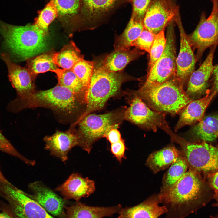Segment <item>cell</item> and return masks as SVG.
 <instances>
[{
    "mask_svg": "<svg viewBox=\"0 0 218 218\" xmlns=\"http://www.w3.org/2000/svg\"><path fill=\"white\" fill-rule=\"evenodd\" d=\"M215 193L201 173L189 168L169 189L158 194L167 210L166 218H184L206 206Z\"/></svg>",
    "mask_w": 218,
    "mask_h": 218,
    "instance_id": "1",
    "label": "cell"
},
{
    "mask_svg": "<svg viewBox=\"0 0 218 218\" xmlns=\"http://www.w3.org/2000/svg\"><path fill=\"white\" fill-rule=\"evenodd\" d=\"M183 84L175 74L160 84L143 85L134 94L152 110L174 116L193 101L187 95Z\"/></svg>",
    "mask_w": 218,
    "mask_h": 218,
    "instance_id": "2",
    "label": "cell"
},
{
    "mask_svg": "<svg viewBox=\"0 0 218 218\" xmlns=\"http://www.w3.org/2000/svg\"><path fill=\"white\" fill-rule=\"evenodd\" d=\"M0 33L4 44L12 55L26 60L45 52L47 37L32 24L18 26L0 19Z\"/></svg>",
    "mask_w": 218,
    "mask_h": 218,
    "instance_id": "3",
    "label": "cell"
},
{
    "mask_svg": "<svg viewBox=\"0 0 218 218\" xmlns=\"http://www.w3.org/2000/svg\"><path fill=\"white\" fill-rule=\"evenodd\" d=\"M81 103L69 89L57 84L49 89L35 90L20 101H12L8 104L7 109L10 111L15 112L26 108L41 107L69 116L76 111Z\"/></svg>",
    "mask_w": 218,
    "mask_h": 218,
    "instance_id": "4",
    "label": "cell"
},
{
    "mask_svg": "<svg viewBox=\"0 0 218 218\" xmlns=\"http://www.w3.org/2000/svg\"><path fill=\"white\" fill-rule=\"evenodd\" d=\"M124 80L121 73L107 71L101 66L94 68L85 94L86 107L78 121L101 109L108 99L118 92Z\"/></svg>",
    "mask_w": 218,
    "mask_h": 218,
    "instance_id": "5",
    "label": "cell"
},
{
    "mask_svg": "<svg viewBox=\"0 0 218 218\" xmlns=\"http://www.w3.org/2000/svg\"><path fill=\"white\" fill-rule=\"evenodd\" d=\"M120 116L116 112L102 114H89L77 121L78 146L89 153L94 143L105 137L111 128L117 126L116 124Z\"/></svg>",
    "mask_w": 218,
    "mask_h": 218,
    "instance_id": "6",
    "label": "cell"
},
{
    "mask_svg": "<svg viewBox=\"0 0 218 218\" xmlns=\"http://www.w3.org/2000/svg\"><path fill=\"white\" fill-rule=\"evenodd\" d=\"M0 196L8 202L15 218H54L30 195L11 183H0Z\"/></svg>",
    "mask_w": 218,
    "mask_h": 218,
    "instance_id": "7",
    "label": "cell"
},
{
    "mask_svg": "<svg viewBox=\"0 0 218 218\" xmlns=\"http://www.w3.org/2000/svg\"><path fill=\"white\" fill-rule=\"evenodd\" d=\"M174 21H172L167 26L165 49L161 56L148 70L143 86L160 84L176 74L177 56Z\"/></svg>",
    "mask_w": 218,
    "mask_h": 218,
    "instance_id": "8",
    "label": "cell"
},
{
    "mask_svg": "<svg viewBox=\"0 0 218 218\" xmlns=\"http://www.w3.org/2000/svg\"><path fill=\"white\" fill-rule=\"evenodd\" d=\"M212 2L213 8L210 15L206 18L205 12H202L195 30L187 35L193 50H197L196 61L200 60L208 48L218 44V7L216 0H212Z\"/></svg>",
    "mask_w": 218,
    "mask_h": 218,
    "instance_id": "9",
    "label": "cell"
},
{
    "mask_svg": "<svg viewBox=\"0 0 218 218\" xmlns=\"http://www.w3.org/2000/svg\"><path fill=\"white\" fill-rule=\"evenodd\" d=\"M184 141V155L189 168L206 175L218 170V144Z\"/></svg>",
    "mask_w": 218,
    "mask_h": 218,
    "instance_id": "10",
    "label": "cell"
},
{
    "mask_svg": "<svg viewBox=\"0 0 218 218\" xmlns=\"http://www.w3.org/2000/svg\"><path fill=\"white\" fill-rule=\"evenodd\" d=\"M165 114L152 110L134 94L124 118L145 129L156 132L158 128L165 131L170 128L165 120Z\"/></svg>",
    "mask_w": 218,
    "mask_h": 218,
    "instance_id": "11",
    "label": "cell"
},
{
    "mask_svg": "<svg viewBox=\"0 0 218 218\" xmlns=\"http://www.w3.org/2000/svg\"><path fill=\"white\" fill-rule=\"evenodd\" d=\"M179 15L175 0H152L143 19L144 27L157 35Z\"/></svg>",
    "mask_w": 218,
    "mask_h": 218,
    "instance_id": "12",
    "label": "cell"
},
{
    "mask_svg": "<svg viewBox=\"0 0 218 218\" xmlns=\"http://www.w3.org/2000/svg\"><path fill=\"white\" fill-rule=\"evenodd\" d=\"M1 56L7 66L9 81L16 91L17 97L13 101H20L33 93L35 90V81L36 76L26 67L13 63L8 54L2 53Z\"/></svg>",
    "mask_w": 218,
    "mask_h": 218,
    "instance_id": "13",
    "label": "cell"
},
{
    "mask_svg": "<svg viewBox=\"0 0 218 218\" xmlns=\"http://www.w3.org/2000/svg\"><path fill=\"white\" fill-rule=\"evenodd\" d=\"M217 45L210 48L209 54L198 68L194 71L189 78L186 93L193 101L206 94L210 78L212 75L215 66L213 64V56Z\"/></svg>",
    "mask_w": 218,
    "mask_h": 218,
    "instance_id": "14",
    "label": "cell"
},
{
    "mask_svg": "<svg viewBox=\"0 0 218 218\" xmlns=\"http://www.w3.org/2000/svg\"><path fill=\"white\" fill-rule=\"evenodd\" d=\"M175 22L178 25L180 36V51L176 58V75L184 84L194 71L196 59L180 16L176 18Z\"/></svg>",
    "mask_w": 218,
    "mask_h": 218,
    "instance_id": "15",
    "label": "cell"
},
{
    "mask_svg": "<svg viewBox=\"0 0 218 218\" xmlns=\"http://www.w3.org/2000/svg\"><path fill=\"white\" fill-rule=\"evenodd\" d=\"M44 140L45 149L63 162L67 160L68 153L71 149L78 145L76 130L73 128L65 132L57 131L52 135L46 136Z\"/></svg>",
    "mask_w": 218,
    "mask_h": 218,
    "instance_id": "16",
    "label": "cell"
},
{
    "mask_svg": "<svg viewBox=\"0 0 218 218\" xmlns=\"http://www.w3.org/2000/svg\"><path fill=\"white\" fill-rule=\"evenodd\" d=\"M95 190L94 181L88 177L83 178L78 173L72 174L62 184L55 190L59 192L64 199H74L77 202L82 197H87Z\"/></svg>",
    "mask_w": 218,
    "mask_h": 218,
    "instance_id": "17",
    "label": "cell"
},
{
    "mask_svg": "<svg viewBox=\"0 0 218 218\" xmlns=\"http://www.w3.org/2000/svg\"><path fill=\"white\" fill-rule=\"evenodd\" d=\"M124 0H82L75 23H90L104 18Z\"/></svg>",
    "mask_w": 218,
    "mask_h": 218,
    "instance_id": "18",
    "label": "cell"
},
{
    "mask_svg": "<svg viewBox=\"0 0 218 218\" xmlns=\"http://www.w3.org/2000/svg\"><path fill=\"white\" fill-rule=\"evenodd\" d=\"M29 187L33 193L31 197L48 212L55 216L60 215L64 206V200L41 182L30 184Z\"/></svg>",
    "mask_w": 218,
    "mask_h": 218,
    "instance_id": "19",
    "label": "cell"
},
{
    "mask_svg": "<svg viewBox=\"0 0 218 218\" xmlns=\"http://www.w3.org/2000/svg\"><path fill=\"white\" fill-rule=\"evenodd\" d=\"M210 93L209 90L204 97L191 101L181 110L174 128L175 131L184 126L195 124L202 119L208 106L217 92Z\"/></svg>",
    "mask_w": 218,
    "mask_h": 218,
    "instance_id": "20",
    "label": "cell"
},
{
    "mask_svg": "<svg viewBox=\"0 0 218 218\" xmlns=\"http://www.w3.org/2000/svg\"><path fill=\"white\" fill-rule=\"evenodd\" d=\"M160 203L158 194H154L136 206L122 208L117 218H158L167 212L165 207L160 206Z\"/></svg>",
    "mask_w": 218,
    "mask_h": 218,
    "instance_id": "21",
    "label": "cell"
},
{
    "mask_svg": "<svg viewBox=\"0 0 218 218\" xmlns=\"http://www.w3.org/2000/svg\"><path fill=\"white\" fill-rule=\"evenodd\" d=\"M192 142H212L218 138V112L204 117L190 130Z\"/></svg>",
    "mask_w": 218,
    "mask_h": 218,
    "instance_id": "22",
    "label": "cell"
},
{
    "mask_svg": "<svg viewBox=\"0 0 218 218\" xmlns=\"http://www.w3.org/2000/svg\"><path fill=\"white\" fill-rule=\"evenodd\" d=\"M144 53L137 48L131 50L129 48L115 49L106 56L101 66L107 71L117 72L122 70L129 62Z\"/></svg>",
    "mask_w": 218,
    "mask_h": 218,
    "instance_id": "23",
    "label": "cell"
},
{
    "mask_svg": "<svg viewBox=\"0 0 218 218\" xmlns=\"http://www.w3.org/2000/svg\"><path fill=\"white\" fill-rule=\"evenodd\" d=\"M66 209L67 218H102L119 213L122 208L120 205L108 207H94L77 202Z\"/></svg>",
    "mask_w": 218,
    "mask_h": 218,
    "instance_id": "24",
    "label": "cell"
},
{
    "mask_svg": "<svg viewBox=\"0 0 218 218\" xmlns=\"http://www.w3.org/2000/svg\"><path fill=\"white\" fill-rule=\"evenodd\" d=\"M180 153L174 146L168 145L151 153L146 164L154 173H157L170 166Z\"/></svg>",
    "mask_w": 218,
    "mask_h": 218,
    "instance_id": "25",
    "label": "cell"
},
{
    "mask_svg": "<svg viewBox=\"0 0 218 218\" xmlns=\"http://www.w3.org/2000/svg\"><path fill=\"white\" fill-rule=\"evenodd\" d=\"M52 72L57 75V84L68 88L77 96L82 103L84 102L86 89L71 69L57 68Z\"/></svg>",
    "mask_w": 218,
    "mask_h": 218,
    "instance_id": "26",
    "label": "cell"
},
{
    "mask_svg": "<svg viewBox=\"0 0 218 218\" xmlns=\"http://www.w3.org/2000/svg\"><path fill=\"white\" fill-rule=\"evenodd\" d=\"M188 167L185 156L180 153L165 173L160 193L165 192L172 187L187 171Z\"/></svg>",
    "mask_w": 218,
    "mask_h": 218,
    "instance_id": "27",
    "label": "cell"
},
{
    "mask_svg": "<svg viewBox=\"0 0 218 218\" xmlns=\"http://www.w3.org/2000/svg\"><path fill=\"white\" fill-rule=\"evenodd\" d=\"M83 58L80 50L73 41L64 46L60 51L55 52L53 60L54 63L62 69H71L79 60Z\"/></svg>",
    "mask_w": 218,
    "mask_h": 218,
    "instance_id": "28",
    "label": "cell"
},
{
    "mask_svg": "<svg viewBox=\"0 0 218 218\" xmlns=\"http://www.w3.org/2000/svg\"><path fill=\"white\" fill-rule=\"evenodd\" d=\"M55 52H48L28 58L26 60L27 67L30 72L37 76L39 74L51 71L57 68L53 60Z\"/></svg>",
    "mask_w": 218,
    "mask_h": 218,
    "instance_id": "29",
    "label": "cell"
},
{
    "mask_svg": "<svg viewBox=\"0 0 218 218\" xmlns=\"http://www.w3.org/2000/svg\"><path fill=\"white\" fill-rule=\"evenodd\" d=\"M58 12V17L65 23H75L82 0H54Z\"/></svg>",
    "mask_w": 218,
    "mask_h": 218,
    "instance_id": "30",
    "label": "cell"
},
{
    "mask_svg": "<svg viewBox=\"0 0 218 218\" xmlns=\"http://www.w3.org/2000/svg\"><path fill=\"white\" fill-rule=\"evenodd\" d=\"M38 15L33 24L45 35L48 34L49 25L58 17V12L54 0H49L42 9L38 11Z\"/></svg>",
    "mask_w": 218,
    "mask_h": 218,
    "instance_id": "31",
    "label": "cell"
},
{
    "mask_svg": "<svg viewBox=\"0 0 218 218\" xmlns=\"http://www.w3.org/2000/svg\"><path fill=\"white\" fill-rule=\"evenodd\" d=\"M144 27L143 22L131 18L125 29L116 41L115 49L131 47L132 43L140 36Z\"/></svg>",
    "mask_w": 218,
    "mask_h": 218,
    "instance_id": "32",
    "label": "cell"
},
{
    "mask_svg": "<svg viewBox=\"0 0 218 218\" xmlns=\"http://www.w3.org/2000/svg\"><path fill=\"white\" fill-rule=\"evenodd\" d=\"M94 69V63L85 60L83 58L78 61L71 69L83 83L86 90L92 76Z\"/></svg>",
    "mask_w": 218,
    "mask_h": 218,
    "instance_id": "33",
    "label": "cell"
},
{
    "mask_svg": "<svg viewBox=\"0 0 218 218\" xmlns=\"http://www.w3.org/2000/svg\"><path fill=\"white\" fill-rule=\"evenodd\" d=\"M164 31V30H163L155 35L149 53L150 58L148 64L149 70L161 56L165 49L166 39Z\"/></svg>",
    "mask_w": 218,
    "mask_h": 218,
    "instance_id": "34",
    "label": "cell"
},
{
    "mask_svg": "<svg viewBox=\"0 0 218 218\" xmlns=\"http://www.w3.org/2000/svg\"><path fill=\"white\" fill-rule=\"evenodd\" d=\"M155 35L144 27L140 36L132 43L131 46H135L149 54Z\"/></svg>",
    "mask_w": 218,
    "mask_h": 218,
    "instance_id": "35",
    "label": "cell"
},
{
    "mask_svg": "<svg viewBox=\"0 0 218 218\" xmlns=\"http://www.w3.org/2000/svg\"><path fill=\"white\" fill-rule=\"evenodd\" d=\"M0 150L18 158L28 165L34 166L35 164V160L28 159L20 154L3 135L0 131Z\"/></svg>",
    "mask_w": 218,
    "mask_h": 218,
    "instance_id": "36",
    "label": "cell"
},
{
    "mask_svg": "<svg viewBox=\"0 0 218 218\" xmlns=\"http://www.w3.org/2000/svg\"><path fill=\"white\" fill-rule=\"evenodd\" d=\"M152 0H131L132 12L131 18L143 22L146 11Z\"/></svg>",
    "mask_w": 218,
    "mask_h": 218,
    "instance_id": "37",
    "label": "cell"
},
{
    "mask_svg": "<svg viewBox=\"0 0 218 218\" xmlns=\"http://www.w3.org/2000/svg\"><path fill=\"white\" fill-rule=\"evenodd\" d=\"M126 146L124 140L122 138L117 142L111 144L110 151L120 163L122 159L125 158Z\"/></svg>",
    "mask_w": 218,
    "mask_h": 218,
    "instance_id": "38",
    "label": "cell"
},
{
    "mask_svg": "<svg viewBox=\"0 0 218 218\" xmlns=\"http://www.w3.org/2000/svg\"><path fill=\"white\" fill-rule=\"evenodd\" d=\"M0 218H15L9 204L0 201Z\"/></svg>",
    "mask_w": 218,
    "mask_h": 218,
    "instance_id": "39",
    "label": "cell"
},
{
    "mask_svg": "<svg viewBox=\"0 0 218 218\" xmlns=\"http://www.w3.org/2000/svg\"><path fill=\"white\" fill-rule=\"evenodd\" d=\"M105 137L111 144L117 142L122 139L120 132L116 127L111 128Z\"/></svg>",
    "mask_w": 218,
    "mask_h": 218,
    "instance_id": "40",
    "label": "cell"
},
{
    "mask_svg": "<svg viewBox=\"0 0 218 218\" xmlns=\"http://www.w3.org/2000/svg\"><path fill=\"white\" fill-rule=\"evenodd\" d=\"M208 184L214 191H218V170L207 175Z\"/></svg>",
    "mask_w": 218,
    "mask_h": 218,
    "instance_id": "41",
    "label": "cell"
},
{
    "mask_svg": "<svg viewBox=\"0 0 218 218\" xmlns=\"http://www.w3.org/2000/svg\"><path fill=\"white\" fill-rule=\"evenodd\" d=\"M213 83L211 92H218V64L215 66L212 75Z\"/></svg>",
    "mask_w": 218,
    "mask_h": 218,
    "instance_id": "42",
    "label": "cell"
},
{
    "mask_svg": "<svg viewBox=\"0 0 218 218\" xmlns=\"http://www.w3.org/2000/svg\"><path fill=\"white\" fill-rule=\"evenodd\" d=\"M216 201V203L213 204V206L218 207V191H215L214 198ZM211 218H218V214L214 216H210Z\"/></svg>",
    "mask_w": 218,
    "mask_h": 218,
    "instance_id": "43",
    "label": "cell"
},
{
    "mask_svg": "<svg viewBox=\"0 0 218 218\" xmlns=\"http://www.w3.org/2000/svg\"><path fill=\"white\" fill-rule=\"evenodd\" d=\"M0 182L10 183L5 178L0 169Z\"/></svg>",
    "mask_w": 218,
    "mask_h": 218,
    "instance_id": "44",
    "label": "cell"
},
{
    "mask_svg": "<svg viewBox=\"0 0 218 218\" xmlns=\"http://www.w3.org/2000/svg\"><path fill=\"white\" fill-rule=\"evenodd\" d=\"M216 0V3L217 4V6L218 7V0Z\"/></svg>",
    "mask_w": 218,
    "mask_h": 218,
    "instance_id": "45",
    "label": "cell"
}]
</instances>
